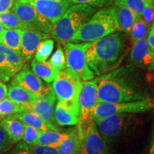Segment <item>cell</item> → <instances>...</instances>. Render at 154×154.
Wrapping results in <instances>:
<instances>
[{
    "mask_svg": "<svg viewBox=\"0 0 154 154\" xmlns=\"http://www.w3.org/2000/svg\"><path fill=\"white\" fill-rule=\"evenodd\" d=\"M150 154H154V134H153V141H152L151 149H150Z\"/></svg>",
    "mask_w": 154,
    "mask_h": 154,
    "instance_id": "cell-43",
    "label": "cell"
},
{
    "mask_svg": "<svg viewBox=\"0 0 154 154\" xmlns=\"http://www.w3.org/2000/svg\"><path fill=\"white\" fill-rule=\"evenodd\" d=\"M11 11L24 24L27 29L36 31L50 35L52 24L38 13L29 4L15 2Z\"/></svg>",
    "mask_w": 154,
    "mask_h": 154,
    "instance_id": "cell-9",
    "label": "cell"
},
{
    "mask_svg": "<svg viewBox=\"0 0 154 154\" xmlns=\"http://www.w3.org/2000/svg\"><path fill=\"white\" fill-rule=\"evenodd\" d=\"M29 4L51 24L57 22L72 3L69 0H15Z\"/></svg>",
    "mask_w": 154,
    "mask_h": 154,
    "instance_id": "cell-12",
    "label": "cell"
},
{
    "mask_svg": "<svg viewBox=\"0 0 154 154\" xmlns=\"http://www.w3.org/2000/svg\"><path fill=\"white\" fill-rule=\"evenodd\" d=\"M116 6H124L138 16L146 7L154 6V0H115Z\"/></svg>",
    "mask_w": 154,
    "mask_h": 154,
    "instance_id": "cell-27",
    "label": "cell"
},
{
    "mask_svg": "<svg viewBox=\"0 0 154 154\" xmlns=\"http://www.w3.org/2000/svg\"><path fill=\"white\" fill-rule=\"evenodd\" d=\"M28 110L27 106L19 104L9 99L0 101V117L8 116Z\"/></svg>",
    "mask_w": 154,
    "mask_h": 154,
    "instance_id": "cell-28",
    "label": "cell"
},
{
    "mask_svg": "<svg viewBox=\"0 0 154 154\" xmlns=\"http://www.w3.org/2000/svg\"><path fill=\"white\" fill-rule=\"evenodd\" d=\"M72 4L78 5H87L93 7H103V6L109 5L113 2L114 0H69Z\"/></svg>",
    "mask_w": 154,
    "mask_h": 154,
    "instance_id": "cell-36",
    "label": "cell"
},
{
    "mask_svg": "<svg viewBox=\"0 0 154 154\" xmlns=\"http://www.w3.org/2000/svg\"><path fill=\"white\" fill-rule=\"evenodd\" d=\"M149 25L146 24L141 17L138 16L135 21L130 32L131 38L133 44L141 38H146V36L149 34Z\"/></svg>",
    "mask_w": 154,
    "mask_h": 154,
    "instance_id": "cell-29",
    "label": "cell"
},
{
    "mask_svg": "<svg viewBox=\"0 0 154 154\" xmlns=\"http://www.w3.org/2000/svg\"><path fill=\"white\" fill-rule=\"evenodd\" d=\"M7 87L2 82H0V101L7 96Z\"/></svg>",
    "mask_w": 154,
    "mask_h": 154,
    "instance_id": "cell-40",
    "label": "cell"
},
{
    "mask_svg": "<svg viewBox=\"0 0 154 154\" xmlns=\"http://www.w3.org/2000/svg\"><path fill=\"white\" fill-rule=\"evenodd\" d=\"M154 109V99L151 97L138 101L109 103L98 102L92 111V117L95 123L113 115L121 113H138Z\"/></svg>",
    "mask_w": 154,
    "mask_h": 154,
    "instance_id": "cell-7",
    "label": "cell"
},
{
    "mask_svg": "<svg viewBox=\"0 0 154 154\" xmlns=\"http://www.w3.org/2000/svg\"><path fill=\"white\" fill-rule=\"evenodd\" d=\"M12 154H33L29 151H26V150L19 149V148H17L16 151H14V153Z\"/></svg>",
    "mask_w": 154,
    "mask_h": 154,
    "instance_id": "cell-41",
    "label": "cell"
},
{
    "mask_svg": "<svg viewBox=\"0 0 154 154\" xmlns=\"http://www.w3.org/2000/svg\"><path fill=\"white\" fill-rule=\"evenodd\" d=\"M153 86H154V76H153Z\"/></svg>",
    "mask_w": 154,
    "mask_h": 154,
    "instance_id": "cell-45",
    "label": "cell"
},
{
    "mask_svg": "<svg viewBox=\"0 0 154 154\" xmlns=\"http://www.w3.org/2000/svg\"><path fill=\"white\" fill-rule=\"evenodd\" d=\"M119 29L114 7L100 9L81 27L72 42H92L116 32Z\"/></svg>",
    "mask_w": 154,
    "mask_h": 154,
    "instance_id": "cell-4",
    "label": "cell"
},
{
    "mask_svg": "<svg viewBox=\"0 0 154 154\" xmlns=\"http://www.w3.org/2000/svg\"><path fill=\"white\" fill-rule=\"evenodd\" d=\"M0 23L5 29H26V26L21 22L12 11H7L0 14Z\"/></svg>",
    "mask_w": 154,
    "mask_h": 154,
    "instance_id": "cell-30",
    "label": "cell"
},
{
    "mask_svg": "<svg viewBox=\"0 0 154 154\" xmlns=\"http://www.w3.org/2000/svg\"><path fill=\"white\" fill-rule=\"evenodd\" d=\"M124 49L119 32H113L90 43L86 50V61L94 75L107 74L116 66Z\"/></svg>",
    "mask_w": 154,
    "mask_h": 154,
    "instance_id": "cell-2",
    "label": "cell"
},
{
    "mask_svg": "<svg viewBox=\"0 0 154 154\" xmlns=\"http://www.w3.org/2000/svg\"><path fill=\"white\" fill-rule=\"evenodd\" d=\"M12 84L22 86L39 98L47 95L51 86H46L39 77L36 76L26 64L13 78Z\"/></svg>",
    "mask_w": 154,
    "mask_h": 154,
    "instance_id": "cell-14",
    "label": "cell"
},
{
    "mask_svg": "<svg viewBox=\"0 0 154 154\" xmlns=\"http://www.w3.org/2000/svg\"><path fill=\"white\" fill-rule=\"evenodd\" d=\"M148 69L151 72H154V53H153V59H152V61L151 63L150 64V66L148 67Z\"/></svg>",
    "mask_w": 154,
    "mask_h": 154,
    "instance_id": "cell-42",
    "label": "cell"
},
{
    "mask_svg": "<svg viewBox=\"0 0 154 154\" xmlns=\"http://www.w3.org/2000/svg\"><path fill=\"white\" fill-rule=\"evenodd\" d=\"M14 142L2 126H0V154L11 149Z\"/></svg>",
    "mask_w": 154,
    "mask_h": 154,
    "instance_id": "cell-35",
    "label": "cell"
},
{
    "mask_svg": "<svg viewBox=\"0 0 154 154\" xmlns=\"http://www.w3.org/2000/svg\"><path fill=\"white\" fill-rule=\"evenodd\" d=\"M20 53L0 44V82H9L24 66Z\"/></svg>",
    "mask_w": 154,
    "mask_h": 154,
    "instance_id": "cell-13",
    "label": "cell"
},
{
    "mask_svg": "<svg viewBox=\"0 0 154 154\" xmlns=\"http://www.w3.org/2000/svg\"><path fill=\"white\" fill-rule=\"evenodd\" d=\"M115 9L119 29L126 33H130L132 26L138 16L124 6H116Z\"/></svg>",
    "mask_w": 154,
    "mask_h": 154,
    "instance_id": "cell-24",
    "label": "cell"
},
{
    "mask_svg": "<svg viewBox=\"0 0 154 154\" xmlns=\"http://www.w3.org/2000/svg\"><path fill=\"white\" fill-rule=\"evenodd\" d=\"M5 30V28H4V26H2V24L0 23V35H1L2 33L3 32V31Z\"/></svg>",
    "mask_w": 154,
    "mask_h": 154,
    "instance_id": "cell-44",
    "label": "cell"
},
{
    "mask_svg": "<svg viewBox=\"0 0 154 154\" xmlns=\"http://www.w3.org/2000/svg\"><path fill=\"white\" fill-rule=\"evenodd\" d=\"M94 11V8L87 5H72L52 24L51 36L62 44L72 42L78 30L93 16Z\"/></svg>",
    "mask_w": 154,
    "mask_h": 154,
    "instance_id": "cell-3",
    "label": "cell"
},
{
    "mask_svg": "<svg viewBox=\"0 0 154 154\" xmlns=\"http://www.w3.org/2000/svg\"><path fill=\"white\" fill-rule=\"evenodd\" d=\"M7 96L8 99L15 103L25 106L29 105L39 98L22 86L12 83L7 90Z\"/></svg>",
    "mask_w": 154,
    "mask_h": 154,
    "instance_id": "cell-21",
    "label": "cell"
},
{
    "mask_svg": "<svg viewBox=\"0 0 154 154\" xmlns=\"http://www.w3.org/2000/svg\"><path fill=\"white\" fill-rule=\"evenodd\" d=\"M39 133V131L36 129L34 127L25 124L24 135H23L22 138L24 140V143L28 144V145L35 144Z\"/></svg>",
    "mask_w": 154,
    "mask_h": 154,
    "instance_id": "cell-34",
    "label": "cell"
},
{
    "mask_svg": "<svg viewBox=\"0 0 154 154\" xmlns=\"http://www.w3.org/2000/svg\"><path fill=\"white\" fill-rule=\"evenodd\" d=\"M67 134V137L57 147L58 154H81V140L77 127Z\"/></svg>",
    "mask_w": 154,
    "mask_h": 154,
    "instance_id": "cell-22",
    "label": "cell"
},
{
    "mask_svg": "<svg viewBox=\"0 0 154 154\" xmlns=\"http://www.w3.org/2000/svg\"><path fill=\"white\" fill-rule=\"evenodd\" d=\"M13 116L22 121L24 124L34 127L36 129L39 131L40 132L47 130L59 131L55 125L50 124L49 123L46 122L39 115L32 111L26 110L16 113Z\"/></svg>",
    "mask_w": 154,
    "mask_h": 154,
    "instance_id": "cell-18",
    "label": "cell"
},
{
    "mask_svg": "<svg viewBox=\"0 0 154 154\" xmlns=\"http://www.w3.org/2000/svg\"><path fill=\"white\" fill-rule=\"evenodd\" d=\"M91 42L64 44L66 68L76 74L82 82L94 79V72L88 66L86 58V50Z\"/></svg>",
    "mask_w": 154,
    "mask_h": 154,
    "instance_id": "cell-8",
    "label": "cell"
},
{
    "mask_svg": "<svg viewBox=\"0 0 154 154\" xmlns=\"http://www.w3.org/2000/svg\"><path fill=\"white\" fill-rule=\"evenodd\" d=\"M147 42L149 44V46L152 51L154 52V28L152 27L151 29L148 34Z\"/></svg>",
    "mask_w": 154,
    "mask_h": 154,
    "instance_id": "cell-39",
    "label": "cell"
},
{
    "mask_svg": "<svg viewBox=\"0 0 154 154\" xmlns=\"http://www.w3.org/2000/svg\"><path fill=\"white\" fill-rule=\"evenodd\" d=\"M54 121L59 126H76L79 123V116L61 101H58L54 109Z\"/></svg>",
    "mask_w": 154,
    "mask_h": 154,
    "instance_id": "cell-20",
    "label": "cell"
},
{
    "mask_svg": "<svg viewBox=\"0 0 154 154\" xmlns=\"http://www.w3.org/2000/svg\"><path fill=\"white\" fill-rule=\"evenodd\" d=\"M0 126H2L14 142L17 143L23 138L25 124L14 116H8L0 121Z\"/></svg>",
    "mask_w": 154,
    "mask_h": 154,
    "instance_id": "cell-19",
    "label": "cell"
},
{
    "mask_svg": "<svg viewBox=\"0 0 154 154\" xmlns=\"http://www.w3.org/2000/svg\"><path fill=\"white\" fill-rule=\"evenodd\" d=\"M98 77V102L122 103L150 97L132 64Z\"/></svg>",
    "mask_w": 154,
    "mask_h": 154,
    "instance_id": "cell-1",
    "label": "cell"
},
{
    "mask_svg": "<svg viewBox=\"0 0 154 154\" xmlns=\"http://www.w3.org/2000/svg\"><path fill=\"white\" fill-rule=\"evenodd\" d=\"M26 151H29L33 154H58L57 147L48 145H42V144H28L23 143L19 144L18 147Z\"/></svg>",
    "mask_w": 154,
    "mask_h": 154,
    "instance_id": "cell-32",
    "label": "cell"
},
{
    "mask_svg": "<svg viewBox=\"0 0 154 154\" xmlns=\"http://www.w3.org/2000/svg\"><path fill=\"white\" fill-rule=\"evenodd\" d=\"M97 79L82 82L79 96V119L77 127L82 128L86 126L91 120L92 111L98 103L97 96Z\"/></svg>",
    "mask_w": 154,
    "mask_h": 154,
    "instance_id": "cell-11",
    "label": "cell"
},
{
    "mask_svg": "<svg viewBox=\"0 0 154 154\" xmlns=\"http://www.w3.org/2000/svg\"><path fill=\"white\" fill-rule=\"evenodd\" d=\"M140 17L145 21V22L150 26L154 21V6H149L146 7L142 11Z\"/></svg>",
    "mask_w": 154,
    "mask_h": 154,
    "instance_id": "cell-37",
    "label": "cell"
},
{
    "mask_svg": "<svg viewBox=\"0 0 154 154\" xmlns=\"http://www.w3.org/2000/svg\"><path fill=\"white\" fill-rule=\"evenodd\" d=\"M14 0H0V14L9 11L13 7Z\"/></svg>",
    "mask_w": 154,
    "mask_h": 154,
    "instance_id": "cell-38",
    "label": "cell"
},
{
    "mask_svg": "<svg viewBox=\"0 0 154 154\" xmlns=\"http://www.w3.org/2000/svg\"><path fill=\"white\" fill-rule=\"evenodd\" d=\"M57 97L54 93L52 88H50L47 95L27 105L28 110L32 111L40 116L46 122L50 124H54L55 122L54 116V106L57 101Z\"/></svg>",
    "mask_w": 154,
    "mask_h": 154,
    "instance_id": "cell-15",
    "label": "cell"
},
{
    "mask_svg": "<svg viewBox=\"0 0 154 154\" xmlns=\"http://www.w3.org/2000/svg\"><path fill=\"white\" fill-rule=\"evenodd\" d=\"M54 68L57 70L62 71L66 68V57H65L64 51L61 46H58V48L53 54L49 61H48Z\"/></svg>",
    "mask_w": 154,
    "mask_h": 154,
    "instance_id": "cell-33",
    "label": "cell"
},
{
    "mask_svg": "<svg viewBox=\"0 0 154 154\" xmlns=\"http://www.w3.org/2000/svg\"><path fill=\"white\" fill-rule=\"evenodd\" d=\"M54 42L52 39L46 38L40 42L35 52V58L38 61H45L50 57L54 49Z\"/></svg>",
    "mask_w": 154,
    "mask_h": 154,
    "instance_id": "cell-31",
    "label": "cell"
},
{
    "mask_svg": "<svg viewBox=\"0 0 154 154\" xmlns=\"http://www.w3.org/2000/svg\"><path fill=\"white\" fill-rule=\"evenodd\" d=\"M82 86V81L79 77L66 68L59 73L51 86L59 101L69 106L79 117V96Z\"/></svg>",
    "mask_w": 154,
    "mask_h": 154,
    "instance_id": "cell-6",
    "label": "cell"
},
{
    "mask_svg": "<svg viewBox=\"0 0 154 154\" xmlns=\"http://www.w3.org/2000/svg\"><path fill=\"white\" fill-rule=\"evenodd\" d=\"M143 124V120L136 113L113 115L96 123L102 138L107 143L132 134Z\"/></svg>",
    "mask_w": 154,
    "mask_h": 154,
    "instance_id": "cell-5",
    "label": "cell"
},
{
    "mask_svg": "<svg viewBox=\"0 0 154 154\" xmlns=\"http://www.w3.org/2000/svg\"><path fill=\"white\" fill-rule=\"evenodd\" d=\"M153 53L150 49L147 38H141L134 44L130 54L131 63L138 68H148L151 63Z\"/></svg>",
    "mask_w": 154,
    "mask_h": 154,
    "instance_id": "cell-17",
    "label": "cell"
},
{
    "mask_svg": "<svg viewBox=\"0 0 154 154\" xmlns=\"http://www.w3.org/2000/svg\"><path fill=\"white\" fill-rule=\"evenodd\" d=\"M32 72L36 76L47 83H51L54 81L60 72L55 69L48 61H38L35 59L31 63Z\"/></svg>",
    "mask_w": 154,
    "mask_h": 154,
    "instance_id": "cell-23",
    "label": "cell"
},
{
    "mask_svg": "<svg viewBox=\"0 0 154 154\" xmlns=\"http://www.w3.org/2000/svg\"><path fill=\"white\" fill-rule=\"evenodd\" d=\"M22 29H6L0 35V44L21 54Z\"/></svg>",
    "mask_w": 154,
    "mask_h": 154,
    "instance_id": "cell-25",
    "label": "cell"
},
{
    "mask_svg": "<svg viewBox=\"0 0 154 154\" xmlns=\"http://www.w3.org/2000/svg\"><path fill=\"white\" fill-rule=\"evenodd\" d=\"M50 35L31 29L22 30L21 35V56L24 62L32 59L40 42L49 38Z\"/></svg>",
    "mask_w": 154,
    "mask_h": 154,
    "instance_id": "cell-16",
    "label": "cell"
},
{
    "mask_svg": "<svg viewBox=\"0 0 154 154\" xmlns=\"http://www.w3.org/2000/svg\"><path fill=\"white\" fill-rule=\"evenodd\" d=\"M152 27L154 28V21H153V26H152Z\"/></svg>",
    "mask_w": 154,
    "mask_h": 154,
    "instance_id": "cell-46",
    "label": "cell"
},
{
    "mask_svg": "<svg viewBox=\"0 0 154 154\" xmlns=\"http://www.w3.org/2000/svg\"><path fill=\"white\" fill-rule=\"evenodd\" d=\"M81 140V154H112L93 119L86 126L77 127Z\"/></svg>",
    "mask_w": 154,
    "mask_h": 154,
    "instance_id": "cell-10",
    "label": "cell"
},
{
    "mask_svg": "<svg viewBox=\"0 0 154 154\" xmlns=\"http://www.w3.org/2000/svg\"><path fill=\"white\" fill-rule=\"evenodd\" d=\"M67 136V133H60L59 131H44L39 133L36 143L58 147Z\"/></svg>",
    "mask_w": 154,
    "mask_h": 154,
    "instance_id": "cell-26",
    "label": "cell"
}]
</instances>
